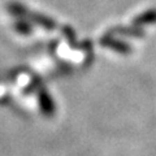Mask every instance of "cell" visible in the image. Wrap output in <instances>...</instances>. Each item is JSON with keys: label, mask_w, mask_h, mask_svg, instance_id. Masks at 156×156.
<instances>
[{"label": "cell", "mask_w": 156, "mask_h": 156, "mask_svg": "<svg viewBox=\"0 0 156 156\" xmlns=\"http://www.w3.org/2000/svg\"><path fill=\"white\" fill-rule=\"evenodd\" d=\"M39 105H41V109L46 116L50 117V116H53V113H55L53 100L46 91H42L41 94H39Z\"/></svg>", "instance_id": "cell-3"}, {"label": "cell", "mask_w": 156, "mask_h": 156, "mask_svg": "<svg viewBox=\"0 0 156 156\" xmlns=\"http://www.w3.org/2000/svg\"><path fill=\"white\" fill-rule=\"evenodd\" d=\"M14 29L18 34H22V35H29L31 34V25L29 23L27 20H23V18H20L14 23Z\"/></svg>", "instance_id": "cell-5"}, {"label": "cell", "mask_w": 156, "mask_h": 156, "mask_svg": "<svg viewBox=\"0 0 156 156\" xmlns=\"http://www.w3.org/2000/svg\"><path fill=\"white\" fill-rule=\"evenodd\" d=\"M100 44L104 46L109 50H113L119 53H122V55H129L131 52V47L125 42H121L119 39H115L112 37H104L100 39Z\"/></svg>", "instance_id": "cell-2"}, {"label": "cell", "mask_w": 156, "mask_h": 156, "mask_svg": "<svg viewBox=\"0 0 156 156\" xmlns=\"http://www.w3.org/2000/svg\"><path fill=\"white\" fill-rule=\"evenodd\" d=\"M155 22H156V9L146 11L134 18V25H136V26L150 25V23H155Z\"/></svg>", "instance_id": "cell-4"}, {"label": "cell", "mask_w": 156, "mask_h": 156, "mask_svg": "<svg viewBox=\"0 0 156 156\" xmlns=\"http://www.w3.org/2000/svg\"><path fill=\"white\" fill-rule=\"evenodd\" d=\"M8 11L9 13L14 14L20 18H23V20H30L31 22H35L38 25L43 26L44 29H55L56 27V22L53 21L52 18L47 17V16H43V14H39V13H34V12H30L27 8H25L22 4L20 3H11L8 4Z\"/></svg>", "instance_id": "cell-1"}]
</instances>
